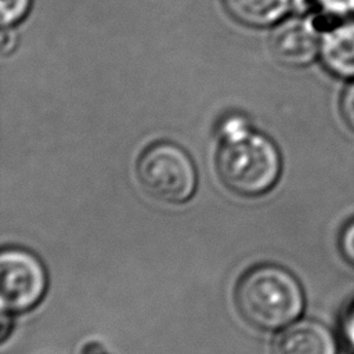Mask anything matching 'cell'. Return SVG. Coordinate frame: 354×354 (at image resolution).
Returning a JSON list of instances; mask_svg holds the SVG:
<instances>
[{"label":"cell","mask_w":354,"mask_h":354,"mask_svg":"<svg viewBox=\"0 0 354 354\" xmlns=\"http://www.w3.org/2000/svg\"><path fill=\"white\" fill-rule=\"evenodd\" d=\"M228 12L246 25L264 26L281 19L290 0H224Z\"/></svg>","instance_id":"obj_8"},{"label":"cell","mask_w":354,"mask_h":354,"mask_svg":"<svg viewBox=\"0 0 354 354\" xmlns=\"http://www.w3.org/2000/svg\"><path fill=\"white\" fill-rule=\"evenodd\" d=\"M337 248L342 259L354 268V217L342 227L337 236Z\"/></svg>","instance_id":"obj_10"},{"label":"cell","mask_w":354,"mask_h":354,"mask_svg":"<svg viewBox=\"0 0 354 354\" xmlns=\"http://www.w3.org/2000/svg\"><path fill=\"white\" fill-rule=\"evenodd\" d=\"M314 4L319 7L324 14L339 19L354 17V0H314Z\"/></svg>","instance_id":"obj_11"},{"label":"cell","mask_w":354,"mask_h":354,"mask_svg":"<svg viewBox=\"0 0 354 354\" xmlns=\"http://www.w3.org/2000/svg\"><path fill=\"white\" fill-rule=\"evenodd\" d=\"M319 54L332 75L354 79V17L324 30Z\"/></svg>","instance_id":"obj_7"},{"label":"cell","mask_w":354,"mask_h":354,"mask_svg":"<svg viewBox=\"0 0 354 354\" xmlns=\"http://www.w3.org/2000/svg\"><path fill=\"white\" fill-rule=\"evenodd\" d=\"M337 335L342 346L354 354V296L342 307L337 319Z\"/></svg>","instance_id":"obj_9"},{"label":"cell","mask_w":354,"mask_h":354,"mask_svg":"<svg viewBox=\"0 0 354 354\" xmlns=\"http://www.w3.org/2000/svg\"><path fill=\"white\" fill-rule=\"evenodd\" d=\"M221 136L216 169L223 184L241 196L268 192L281 174V155L275 144L261 134L249 131L242 118L225 120Z\"/></svg>","instance_id":"obj_1"},{"label":"cell","mask_w":354,"mask_h":354,"mask_svg":"<svg viewBox=\"0 0 354 354\" xmlns=\"http://www.w3.org/2000/svg\"><path fill=\"white\" fill-rule=\"evenodd\" d=\"M340 113L346 126L354 133V82H351L342 94Z\"/></svg>","instance_id":"obj_13"},{"label":"cell","mask_w":354,"mask_h":354,"mask_svg":"<svg viewBox=\"0 0 354 354\" xmlns=\"http://www.w3.org/2000/svg\"><path fill=\"white\" fill-rule=\"evenodd\" d=\"M3 313H22L33 308L47 289V272L43 263L24 249H4L0 257Z\"/></svg>","instance_id":"obj_4"},{"label":"cell","mask_w":354,"mask_h":354,"mask_svg":"<svg viewBox=\"0 0 354 354\" xmlns=\"http://www.w3.org/2000/svg\"><path fill=\"white\" fill-rule=\"evenodd\" d=\"M136 171L142 189L166 203L187 202L198 183L192 159L181 147L171 142L148 147L140 156Z\"/></svg>","instance_id":"obj_3"},{"label":"cell","mask_w":354,"mask_h":354,"mask_svg":"<svg viewBox=\"0 0 354 354\" xmlns=\"http://www.w3.org/2000/svg\"><path fill=\"white\" fill-rule=\"evenodd\" d=\"M235 304L252 326L277 330L300 318L306 297L301 283L290 271L263 264L241 277L235 288Z\"/></svg>","instance_id":"obj_2"},{"label":"cell","mask_w":354,"mask_h":354,"mask_svg":"<svg viewBox=\"0 0 354 354\" xmlns=\"http://www.w3.org/2000/svg\"><path fill=\"white\" fill-rule=\"evenodd\" d=\"M30 0H1L0 11H1V24L12 25L18 19H21L26 11L29 10Z\"/></svg>","instance_id":"obj_12"},{"label":"cell","mask_w":354,"mask_h":354,"mask_svg":"<svg viewBox=\"0 0 354 354\" xmlns=\"http://www.w3.org/2000/svg\"><path fill=\"white\" fill-rule=\"evenodd\" d=\"M275 58L289 66H304L319 53L321 41L313 22L289 18L279 24L270 39Z\"/></svg>","instance_id":"obj_5"},{"label":"cell","mask_w":354,"mask_h":354,"mask_svg":"<svg viewBox=\"0 0 354 354\" xmlns=\"http://www.w3.org/2000/svg\"><path fill=\"white\" fill-rule=\"evenodd\" d=\"M342 342L328 325L297 319L283 328L274 342V354H339Z\"/></svg>","instance_id":"obj_6"}]
</instances>
